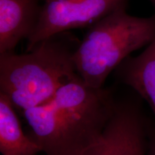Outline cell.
Returning a JSON list of instances; mask_svg holds the SVG:
<instances>
[{"instance_id":"obj_1","label":"cell","mask_w":155,"mask_h":155,"mask_svg":"<svg viewBox=\"0 0 155 155\" xmlns=\"http://www.w3.org/2000/svg\"><path fill=\"white\" fill-rule=\"evenodd\" d=\"M116 104L108 89L88 86L78 75L22 115L46 155H79L101 137Z\"/></svg>"},{"instance_id":"obj_2","label":"cell","mask_w":155,"mask_h":155,"mask_svg":"<svg viewBox=\"0 0 155 155\" xmlns=\"http://www.w3.org/2000/svg\"><path fill=\"white\" fill-rule=\"evenodd\" d=\"M79 42L65 32L42 40L26 53L0 54V94L22 114L46 102L78 75L73 56Z\"/></svg>"},{"instance_id":"obj_3","label":"cell","mask_w":155,"mask_h":155,"mask_svg":"<svg viewBox=\"0 0 155 155\" xmlns=\"http://www.w3.org/2000/svg\"><path fill=\"white\" fill-rule=\"evenodd\" d=\"M126 8L121 6L91 25L80 40L73 61L78 74L88 86L104 87L126 58L155 38V15L135 17Z\"/></svg>"},{"instance_id":"obj_4","label":"cell","mask_w":155,"mask_h":155,"mask_svg":"<svg viewBox=\"0 0 155 155\" xmlns=\"http://www.w3.org/2000/svg\"><path fill=\"white\" fill-rule=\"evenodd\" d=\"M128 0H45L35 28L28 39L27 51L55 35L88 28Z\"/></svg>"},{"instance_id":"obj_5","label":"cell","mask_w":155,"mask_h":155,"mask_svg":"<svg viewBox=\"0 0 155 155\" xmlns=\"http://www.w3.org/2000/svg\"><path fill=\"white\" fill-rule=\"evenodd\" d=\"M152 129L140 106L116 101L101 137L79 155H147Z\"/></svg>"},{"instance_id":"obj_6","label":"cell","mask_w":155,"mask_h":155,"mask_svg":"<svg viewBox=\"0 0 155 155\" xmlns=\"http://www.w3.org/2000/svg\"><path fill=\"white\" fill-rule=\"evenodd\" d=\"M40 0H0V54L14 52L38 23Z\"/></svg>"},{"instance_id":"obj_7","label":"cell","mask_w":155,"mask_h":155,"mask_svg":"<svg viewBox=\"0 0 155 155\" xmlns=\"http://www.w3.org/2000/svg\"><path fill=\"white\" fill-rule=\"evenodd\" d=\"M115 71L121 82L147 103L155 117V38L141 54L126 58Z\"/></svg>"},{"instance_id":"obj_8","label":"cell","mask_w":155,"mask_h":155,"mask_svg":"<svg viewBox=\"0 0 155 155\" xmlns=\"http://www.w3.org/2000/svg\"><path fill=\"white\" fill-rule=\"evenodd\" d=\"M0 94V152L2 155H35L41 149L22 130L16 111Z\"/></svg>"},{"instance_id":"obj_9","label":"cell","mask_w":155,"mask_h":155,"mask_svg":"<svg viewBox=\"0 0 155 155\" xmlns=\"http://www.w3.org/2000/svg\"><path fill=\"white\" fill-rule=\"evenodd\" d=\"M147 155H155V127H154L150 133Z\"/></svg>"},{"instance_id":"obj_10","label":"cell","mask_w":155,"mask_h":155,"mask_svg":"<svg viewBox=\"0 0 155 155\" xmlns=\"http://www.w3.org/2000/svg\"><path fill=\"white\" fill-rule=\"evenodd\" d=\"M150 1H151V2L153 4V5L155 7V0H150Z\"/></svg>"}]
</instances>
